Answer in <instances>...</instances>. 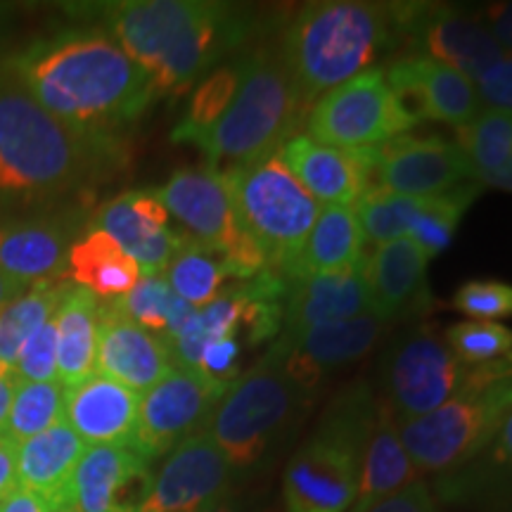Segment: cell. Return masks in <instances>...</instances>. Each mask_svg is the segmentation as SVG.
<instances>
[{"mask_svg":"<svg viewBox=\"0 0 512 512\" xmlns=\"http://www.w3.org/2000/svg\"><path fill=\"white\" fill-rule=\"evenodd\" d=\"M456 145L470 159L475 178L496 174L512 157V112L486 107L470 124L456 128Z\"/></svg>","mask_w":512,"mask_h":512,"instance_id":"74e56055","label":"cell"},{"mask_svg":"<svg viewBox=\"0 0 512 512\" xmlns=\"http://www.w3.org/2000/svg\"><path fill=\"white\" fill-rule=\"evenodd\" d=\"M425 252L411 238L377 245L363 256V278L368 285L370 313L382 320L418 316L430 304Z\"/></svg>","mask_w":512,"mask_h":512,"instance_id":"603a6c76","label":"cell"},{"mask_svg":"<svg viewBox=\"0 0 512 512\" xmlns=\"http://www.w3.org/2000/svg\"><path fill=\"white\" fill-rule=\"evenodd\" d=\"M479 17L491 31V36L496 38L498 46L503 48V53H512V3L489 5Z\"/></svg>","mask_w":512,"mask_h":512,"instance_id":"7dc6e473","label":"cell"},{"mask_svg":"<svg viewBox=\"0 0 512 512\" xmlns=\"http://www.w3.org/2000/svg\"><path fill=\"white\" fill-rule=\"evenodd\" d=\"M114 309H119L128 320L150 332H162L164 339L178 335L197 309L183 302L166 283L164 273L143 275L138 285L121 299H114Z\"/></svg>","mask_w":512,"mask_h":512,"instance_id":"836d02e7","label":"cell"},{"mask_svg":"<svg viewBox=\"0 0 512 512\" xmlns=\"http://www.w3.org/2000/svg\"><path fill=\"white\" fill-rule=\"evenodd\" d=\"M368 512H441V508L430 486L422 482V479H415L413 484H408L399 494L389 496L387 501L377 503Z\"/></svg>","mask_w":512,"mask_h":512,"instance_id":"bcb514c9","label":"cell"},{"mask_svg":"<svg viewBox=\"0 0 512 512\" xmlns=\"http://www.w3.org/2000/svg\"><path fill=\"white\" fill-rule=\"evenodd\" d=\"M363 313H370L363 264L344 273L287 278L283 332L278 339H294L318 325L349 320Z\"/></svg>","mask_w":512,"mask_h":512,"instance_id":"cb8c5ba5","label":"cell"},{"mask_svg":"<svg viewBox=\"0 0 512 512\" xmlns=\"http://www.w3.org/2000/svg\"><path fill=\"white\" fill-rule=\"evenodd\" d=\"M363 245L366 238L354 207H320L302 254L287 278L354 271L366 256Z\"/></svg>","mask_w":512,"mask_h":512,"instance_id":"4dcf8cb0","label":"cell"},{"mask_svg":"<svg viewBox=\"0 0 512 512\" xmlns=\"http://www.w3.org/2000/svg\"><path fill=\"white\" fill-rule=\"evenodd\" d=\"M467 366L430 328L396 339L382 358L384 406L396 422H411L451 401L467 380Z\"/></svg>","mask_w":512,"mask_h":512,"instance_id":"7c38bea8","label":"cell"},{"mask_svg":"<svg viewBox=\"0 0 512 512\" xmlns=\"http://www.w3.org/2000/svg\"><path fill=\"white\" fill-rule=\"evenodd\" d=\"M444 342L467 368L486 366L512 354V330L491 320H465L451 325Z\"/></svg>","mask_w":512,"mask_h":512,"instance_id":"60d3db41","label":"cell"},{"mask_svg":"<svg viewBox=\"0 0 512 512\" xmlns=\"http://www.w3.org/2000/svg\"><path fill=\"white\" fill-rule=\"evenodd\" d=\"M17 375L15 370H3L0 368V432L5 430V422H8L12 399H15L17 389Z\"/></svg>","mask_w":512,"mask_h":512,"instance_id":"f907efd6","label":"cell"},{"mask_svg":"<svg viewBox=\"0 0 512 512\" xmlns=\"http://www.w3.org/2000/svg\"><path fill=\"white\" fill-rule=\"evenodd\" d=\"M306 136L339 150H366L406 136L418 119L389 88L382 69L354 76L313 102L304 119Z\"/></svg>","mask_w":512,"mask_h":512,"instance_id":"8fae6325","label":"cell"},{"mask_svg":"<svg viewBox=\"0 0 512 512\" xmlns=\"http://www.w3.org/2000/svg\"><path fill=\"white\" fill-rule=\"evenodd\" d=\"M17 441L0 432V503L15 494L17 484Z\"/></svg>","mask_w":512,"mask_h":512,"instance_id":"c3c4849f","label":"cell"},{"mask_svg":"<svg viewBox=\"0 0 512 512\" xmlns=\"http://www.w3.org/2000/svg\"><path fill=\"white\" fill-rule=\"evenodd\" d=\"M394 19L401 46H411L418 50L415 55L446 64L475 83L505 57L479 12L439 3H394Z\"/></svg>","mask_w":512,"mask_h":512,"instance_id":"5bb4252c","label":"cell"},{"mask_svg":"<svg viewBox=\"0 0 512 512\" xmlns=\"http://www.w3.org/2000/svg\"><path fill=\"white\" fill-rule=\"evenodd\" d=\"M479 192H482V185L472 181L446 192V195L422 197L408 238L425 252L427 259H434V256L448 249L453 235H456L458 223L463 221L465 211L472 207Z\"/></svg>","mask_w":512,"mask_h":512,"instance_id":"8d00e7d4","label":"cell"},{"mask_svg":"<svg viewBox=\"0 0 512 512\" xmlns=\"http://www.w3.org/2000/svg\"><path fill=\"white\" fill-rule=\"evenodd\" d=\"M150 463L131 446H88L72 482L67 505L76 512H143L152 489Z\"/></svg>","mask_w":512,"mask_h":512,"instance_id":"e0dca14e","label":"cell"},{"mask_svg":"<svg viewBox=\"0 0 512 512\" xmlns=\"http://www.w3.org/2000/svg\"><path fill=\"white\" fill-rule=\"evenodd\" d=\"M228 387L202 370L174 366L164 380L140 394L136 430L128 446L147 463L169 456L185 439L207 430Z\"/></svg>","mask_w":512,"mask_h":512,"instance_id":"4fadbf2b","label":"cell"},{"mask_svg":"<svg viewBox=\"0 0 512 512\" xmlns=\"http://www.w3.org/2000/svg\"><path fill=\"white\" fill-rule=\"evenodd\" d=\"M422 197L396 195L384 188H373L354 204L356 219L361 223L363 238L373 245L408 238L411 226L418 216Z\"/></svg>","mask_w":512,"mask_h":512,"instance_id":"ab89813d","label":"cell"},{"mask_svg":"<svg viewBox=\"0 0 512 512\" xmlns=\"http://www.w3.org/2000/svg\"><path fill=\"white\" fill-rule=\"evenodd\" d=\"M195 512H254V510H252V505L245 503L240 496H235L233 491H230L228 496H223V498H219V501L204 505V508L195 510Z\"/></svg>","mask_w":512,"mask_h":512,"instance_id":"816d5d0a","label":"cell"},{"mask_svg":"<svg viewBox=\"0 0 512 512\" xmlns=\"http://www.w3.org/2000/svg\"><path fill=\"white\" fill-rule=\"evenodd\" d=\"M475 86L479 100L486 102L491 110L512 112V57L505 55Z\"/></svg>","mask_w":512,"mask_h":512,"instance_id":"f6af8a7d","label":"cell"},{"mask_svg":"<svg viewBox=\"0 0 512 512\" xmlns=\"http://www.w3.org/2000/svg\"><path fill=\"white\" fill-rule=\"evenodd\" d=\"M0 512H55L50 508L48 501H43L41 496L31 494L27 489H17L15 494L5 498L0 503Z\"/></svg>","mask_w":512,"mask_h":512,"instance_id":"681fc988","label":"cell"},{"mask_svg":"<svg viewBox=\"0 0 512 512\" xmlns=\"http://www.w3.org/2000/svg\"><path fill=\"white\" fill-rule=\"evenodd\" d=\"M67 275L93 297L114 302L138 285L143 271L110 235L91 228L69 247Z\"/></svg>","mask_w":512,"mask_h":512,"instance_id":"f1b7e54d","label":"cell"},{"mask_svg":"<svg viewBox=\"0 0 512 512\" xmlns=\"http://www.w3.org/2000/svg\"><path fill=\"white\" fill-rule=\"evenodd\" d=\"M306 399L309 392L292 380L283 356L271 347L249 373L230 384L204 432L226 453L235 472H249L285 439Z\"/></svg>","mask_w":512,"mask_h":512,"instance_id":"ba28073f","label":"cell"},{"mask_svg":"<svg viewBox=\"0 0 512 512\" xmlns=\"http://www.w3.org/2000/svg\"><path fill=\"white\" fill-rule=\"evenodd\" d=\"M240 91L226 114L195 140L216 171L271 157L304 124L309 110L299 98L278 38L252 43L245 53Z\"/></svg>","mask_w":512,"mask_h":512,"instance_id":"5b68a950","label":"cell"},{"mask_svg":"<svg viewBox=\"0 0 512 512\" xmlns=\"http://www.w3.org/2000/svg\"><path fill=\"white\" fill-rule=\"evenodd\" d=\"M377 413L368 382L344 389L292 453L283 472V512H349Z\"/></svg>","mask_w":512,"mask_h":512,"instance_id":"8992f818","label":"cell"},{"mask_svg":"<svg viewBox=\"0 0 512 512\" xmlns=\"http://www.w3.org/2000/svg\"><path fill=\"white\" fill-rule=\"evenodd\" d=\"M240 354H242V344L238 337L216 339V342H211L209 347L204 349L197 370H202L204 375L216 382L233 384L240 377L238 373Z\"/></svg>","mask_w":512,"mask_h":512,"instance_id":"ee69618b","label":"cell"},{"mask_svg":"<svg viewBox=\"0 0 512 512\" xmlns=\"http://www.w3.org/2000/svg\"><path fill=\"white\" fill-rule=\"evenodd\" d=\"M477 183L482 185V188H498V190L512 192V157H510V162L503 166V169H498L496 174L479 178Z\"/></svg>","mask_w":512,"mask_h":512,"instance_id":"f5cc1de1","label":"cell"},{"mask_svg":"<svg viewBox=\"0 0 512 512\" xmlns=\"http://www.w3.org/2000/svg\"><path fill=\"white\" fill-rule=\"evenodd\" d=\"M64 420V387L60 382H17L3 434L22 444Z\"/></svg>","mask_w":512,"mask_h":512,"instance_id":"f35d334b","label":"cell"},{"mask_svg":"<svg viewBox=\"0 0 512 512\" xmlns=\"http://www.w3.org/2000/svg\"><path fill=\"white\" fill-rule=\"evenodd\" d=\"M174 370L169 344L162 335L140 328L112 302L100 306L95 375L110 377L133 392L145 394Z\"/></svg>","mask_w":512,"mask_h":512,"instance_id":"7402d4cb","label":"cell"},{"mask_svg":"<svg viewBox=\"0 0 512 512\" xmlns=\"http://www.w3.org/2000/svg\"><path fill=\"white\" fill-rule=\"evenodd\" d=\"M5 64L43 110L95 136H114L155 100L147 74L102 31L41 38Z\"/></svg>","mask_w":512,"mask_h":512,"instance_id":"6da1fadb","label":"cell"},{"mask_svg":"<svg viewBox=\"0 0 512 512\" xmlns=\"http://www.w3.org/2000/svg\"><path fill=\"white\" fill-rule=\"evenodd\" d=\"M477 181L470 159L444 138L399 136L375 147V188L434 197Z\"/></svg>","mask_w":512,"mask_h":512,"instance_id":"9a60e30c","label":"cell"},{"mask_svg":"<svg viewBox=\"0 0 512 512\" xmlns=\"http://www.w3.org/2000/svg\"><path fill=\"white\" fill-rule=\"evenodd\" d=\"M384 325L387 323L373 313H363L349 320L318 325L294 339H275L273 349L283 356L292 380L311 394L325 375L370 354L380 342Z\"/></svg>","mask_w":512,"mask_h":512,"instance_id":"44dd1931","label":"cell"},{"mask_svg":"<svg viewBox=\"0 0 512 512\" xmlns=\"http://www.w3.org/2000/svg\"><path fill=\"white\" fill-rule=\"evenodd\" d=\"M242 53L233 62L221 64L214 72H209L200 81V86L192 91L188 110H185L183 119L178 121L174 133H171L174 143L195 145V140L202 138L226 114L230 102L235 100V95L240 91L242 72H245Z\"/></svg>","mask_w":512,"mask_h":512,"instance_id":"e575fe53","label":"cell"},{"mask_svg":"<svg viewBox=\"0 0 512 512\" xmlns=\"http://www.w3.org/2000/svg\"><path fill=\"white\" fill-rule=\"evenodd\" d=\"M19 382H60L57 380V311L55 316L36 330L15 361Z\"/></svg>","mask_w":512,"mask_h":512,"instance_id":"7bdbcfd3","label":"cell"},{"mask_svg":"<svg viewBox=\"0 0 512 512\" xmlns=\"http://www.w3.org/2000/svg\"><path fill=\"white\" fill-rule=\"evenodd\" d=\"M86 444L67 422H57L46 432L22 441L17 448V484L48 501L55 512L67 505V486Z\"/></svg>","mask_w":512,"mask_h":512,"instance_id":"484cf974","label":"cell"},{"mask_svg":"<svg viewBox=\"0 0 512 512\" xmlns=\"http://www.w3.org/2000/svg\"><path fill=\"white\" fill-rule=\"evenodd\" d=\"M69 235L72 230L62 221L0 223V273L24 285L67 275Z\"/></svg>","mask_w":512,"mask_h":512,"instance_id":"4316f807","label":"cell"},{"mask_svg":"<svg viewBox=\"0 0 512 512\" xmlns=\"http://www.w3.org/2000/svg\"><path fill=\"white\" fill-rule=\"evenodd\" d=\"M24 290H27V285L19 283V280H15V278H10V275L0 273V311H3L5 306L12 302V299L19 297Z\"/></svg>","mask_w":512,"mask_h":512,"instance_id":"db71d44e","label":"cell"},{"mask_svg":"<svg viewBox=\"0 0 512 512\" xmlns=\"http://www.w3.org/2000/svg\"><path fill=\"white\" fill-rule=\"evenodd\" d=\"M280 162L325 207H354L375 188V147L339 150L294 133L278 150Z\"/></svg>","mask_w":512,"mask_h":512,"instance_id":"d6986e66","label":"cell"},{"mask_svg":"<svg viewBox=\"0 0 512 512\" xmlns=\"http://www.w3.org/2000/svg\"><path fill=\"white\" fill-rule=\"evenodd\" d=\"M152 192L169 211V216L181 223L192 242L226 254L233 278L249 280L266 271L264 252L242 233L221 171L211 166L178 169L162 188Z\"/></svg>","mask_w":512,"mask_h":512,"instance_id":"30bf717a","label":"cell"},{"mask_svg":"<svg viewBox=\"0 0 512 512\" xmlns=\"http://www.w3.org/2000/svg\"><path fill=\"white\" fill-rule=\"evenodd\" d=\"M512 408V354L467 370L463 389L437 411L401 422L399 434L418 475H453L489 446Z\"/></svg>","mask_w":512,"mask_h":512,"instance_id":"52a82bcc","label":"cell"},{"mask_svg":"<svg viewBox=\"0 0 512 512\" xmlns=\"http://www.w3.org/2000/svg\"><path fill=\"white\" fill-rule=\"evenodd\" d=\"M67 290V283L38 280L0 311V368H15L24 342L55 316Z\"/></svg>","mask_w":512,"mask_h":512,"instance_id":"1f68e13d","label":"cell"},{"mask_svg":"<svg viewBox=\"0 0 512 512\" xmlns=\"http://www.w3.org/2000/svg\"><path fill=\"white\" fill-rule=\"evenodd\" d=\"M444 486L456 496L501 498L512 494V408L489 446L472 463L446 475Z\"/></svg>","mask_w":512,"mask_h":512,"instance_id":"d6a6232c","label":"cell"},{"mask_svg":"<svg viewBox=\"0 0 512 512\" xmlns=\"http://www.w3.org/2000/svg\"><path fill=\"white\" fill-rule=\"evenodd\" d=\"M140 266L143 275H159L190 238L169 226V211L152 190H131L102 204L93 219Z\"/></svg>","mask_w":512,"mask_h":512,"instance_id":"ffe728a7","label":"cell"},{"mask_svg":"<svg viewBox=\"0 0 512 512\" xmlns=\"http://www.w3.org/2000/svg\"><path fill=\"white\" fill-rule=\"evenodd\" d=\"M451 306L475 320L510 318L512 316V285L501 280H467L456 290Z\"/></svg>","mask_w":512,"mask_h":512,"instance_id":"b9f144b4","label":"cell"},{"mask_svg":"<svg viewBox=\"0 0 512 512\" xmlns=\"http://www.w3.org/2000/svg\"><path fill=\"white\" fill-rule=\"evenodd\" d=\"M100 299L69 285L57 309V380L64 389L91 380L98 356Z\"/></svg>","mask_w":512,"mask_h":512,"instance_id":"f546056e","label":"cell"},{"mask_svg":"<svg viewBox=\"0 0 512 512\" xmlns=\"http://www.w3.org/2000/svg\"><path fill=\"white\" fill-rule=\"evenodd\" d=\"M119 140L67 126L0 67V197L41 200L93 183L119 164Z\"/></svg>","mask_w":512,"mask_h":512,"instance_id":"3957f363","label":"cell"},{"mask_svg":"<svg viewBox=\"0 0 512 512\" xmlns=\"http://www.w3.org/2000/svg\"><path fill=\"white\" fill-rule=\"evenodd\" d=\"M57 512H76L74 508H62V510H57Z\"/></svg>","mask_w":512,"mask_h":512,"instance_id":"11a10c76","label":"cell"},{"mask_svg":"<svg viewBox=\"0 0 512 512\" xmlns=\"http://www.w3.org/2000/svg\"><path fill=\"white\" fill-rule=\"evenodd\" d=\"M384 79L418 124L430 119L460 128L482 112L475 81L425 55L399 57L389 64Z\"/></svg>","mask_w":512,"mask_h":512,"instance_id":"ac0fdd59","label":"cell"},{"mask_svg":"<svg viewBox=\"0 0 512 512\" xmlns=\"http://www.w3.org/2000/svg\"><path fill=\"white\" fill-rule=\"evenodd\" d=\"M235 467L226 453L200 432L176 446L152 479L143 512H195L233 491Z\"/></svg>","mask_w":512,"mask_h":512,"instance_id":"2e32d148","label":"cell"},{"mask_svg":"<svg viewBox=\"0 0 512 512\" xmlns=\"http://www.w3.org/2000/svg\"><path fill=\"white\" fill-rule=\"evenodd\" d=\"M100 15L117 46L138 64L157 95H181L223 57L259 36L254 12L211 0H124Z\"/></svg>","mask_w":512,"mask_h":512,"instance_id":"7a4b0ae2","label":"cell"},{"mask_svg":"<svg viewBox=\"0 0 512 512\" xmlns=\"http://www.w3.org/2000/svg\"><path fill=\"white\" fill-rule=\"evenodd\" d=\"M164 278L183 302L202 309L214 302L216 294L223 290V283L233 278V273H230L226 254L188 240L181 252L171 259Z\"/></svg>","mask_w":512,"mask_h":512,"instance_id":"d590c367","label":"cell"},{"mask_svg":"<svg viewBox=\"0 0 512 512\" xmlns=\"http://www.w3.org/2000/svg\"><path fill=\"white\" fill-rule=\"evenodd\" d=\"M138 406V392L102 375L64 389V422L86 446L131 444Z\"/></svg>","mask_w":512,"mask_h":512,"instance_id":"d4e9b609","label":"cell"},{"mask_svg":"<svg viewBox=\"0 0 512 512\" xmlns=\"http://www.w3.org/2000/svg\"><path fill=\"white\" fill-rule=\"evenodd\" d=\"M278 46L306 110L401 46L394 3L320 0L292 15Z\"/></svg>","mask_w":512,"mask_h":512,"instance_id":"277c9868","label":"cell"},{"mask_svg":"<svg viewBox=\"0 0 512 512\" xmlns=\"http://www.w3.org/2000/svg\"><path fill=\"white\" fill-rule=\"evenodd\" d=\"M415 479L420 477L401 441L399 422H396L392 411L384 406V401H377V413L373 427H370L366 451H363L356 498L349 512L373 510L377 503L399 494Z\"/></svg>","mask_w":512,"mask_h":512,"instance_id":"83f0119b","label":"cell"},{"mask_svg":"<svg viewBox=\"0 0 512 512\" xmlns=\"http://www.w3.org/2000/svg\"><path fill=\"white\" fill-rule=\"evenodd\" d=\"M221 174L242 233L264 252L268 268L290 275L318 219L320 204L280 162L278 152Z\"/></svg>","mask_w":512,"mask_h":512,"instance_id":"9c48e42d","label":"cell"}]
</instances>
